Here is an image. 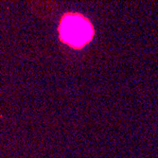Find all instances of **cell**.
<instances>
[{
	"mask_svg": "<svg viewBox=\"0 0 158 158\" xmlns=\"http://www.w3.org/2000/svg\"><path fill=\"white\" fill-rule=\"evenodd\" d=\"M60 36L70 47L80 48L85 46L93 37L91 23L80 14L69 13L60 24Z\"/></svg>",
	"mask_w": 158,
	"mask_h": 158,
	"instance_id": "cell-1",
	"label": "cell"
}]
</instances>
